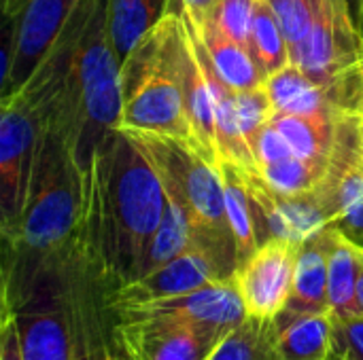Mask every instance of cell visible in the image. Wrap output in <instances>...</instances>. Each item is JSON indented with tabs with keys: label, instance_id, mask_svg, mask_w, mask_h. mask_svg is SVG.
<instances>
[{
	"label": "cell",
	"instance_id": "cell-1",
	"mask_svg": "<svg viewBox=\"0 0 363 360\" xmlns=\"http://www.w3.org/2000/svg\"><path fill=\"white\" fill-rule=\"evenodd\" d=\"M168 204L162 174L143 142L117 129L85 174L79 240L108 291L138 278Z\"/></svg>",
	"mask_w": 363,
	"mask_h": 360
},
{
	"label": "cell",
	"instance_id": "cell-2",
	"mask_svg": "<svg viewBox=\"0 0 363 360\" xmlns=\"http://www.w3.org/2000/svg\"><path fill=\"white\" fill-rule=\"evenodd\" d=\"M119 83L121 132L177 140L200 153L183 91L181 13H168L134 45L121 62Z\"/></svg>",
	"mask_w": 363,
	"mask_h": 360
},
{
	"label": "cell",
	"instance_id": "cell-3",
	"mask_svg": "<svg viewBox=\"0 0 363 360\" xmlns=\"http://www.w3.org/2000/svg\"><path fill=\"white\" fill-rule=\"evenodd\" d=\"M136 138L155 161L164 185L187 204L196 225V246L208 250L221 267L234 276L238 250L228 223L219 168L183 142L168 138Z\"/></svg>",
	"mask_w": 363,
	"mask_h": 360
},
{
	"label": "cell",
	"instance_id": "cell-4",
	"mask_svg": "<svg viewBox=\"0 0 363 360\" xmlns=\"http://www.w3.org/2000/svg\"><path fill=\"white\" fill-rule=\"evenodd\" d=\"M81 0H2V100L19 91L62 38Z\"/></svg>",
	"mask_w": 363,
	"mask_h": 360
},
{
	"label": "cell",
	"instance_id": "cell-5",
	"mask_svg": "<svg viewBox=\"0 0 363 360\" xmlns=\"http://www.w3.org/2000/svg\"><path fill=\"white\" fill-rule=\"evenodd\" d=\"M0 104V219L2 240H9L28 202L45 117L43 108L23 95H11Z\"/></svg>",
	"mask_w": 363,
	"mask_h": 360
},
{
	"label": "cell",
	"instance_id": "cell-6",
	"mask_svg": "<svg viewBox=\"0 0 363 360\" xmlns=\"http://www.w3.org/2000/svg\"><path fill=\"white\" fill-rule=\"evenodd\" d=\"M313 23L294 64L323 81L363 64V32L349 0H311Z\"/></svg>",
	"mask_w": 363,
	"mask_h": 360
},
{
	"label": "cell",
	"instance_id": "cell-7",
	"mask_svg": "<svg viewBox=\"0 0 363 360\" xmlns=\"http://www.w3.org/2000/svg\"><path fill=\"white\" fill-rule=\"evenodd\" d=\"M300 244L285 238L262 242L234 272V284L247 308V316L274 320L291 297Z\"/></svg>",
	"mask_w": 363,
	"mask_h": 360
},
{
	"label": "cell",
	"instance_id": "cell-8",
	"mask_svg": "<svg viewBox=\"0 0 363 360\" xmlns=\"http://www.w3.org/2000/svg\"><path fill=\"white\" fill-rule=\"evenodd\" d=\"M281 112L363 115V64L323 81L311 79L300 66L289 64L264 83Z\"/></svg>",
	"mask_w": 363,
	"mask_h": 360
},
{
	"label": "cell",
	"instance_id": "cell-9",
	"mask_svg": "<svg viewBox=\"0 0 363 360\" xmlns=\"http://www.w3.org/2000/svg\"><path fill=\"white\" fill-rule=\"evenodd\" d=\"M111 310L117 318H166L185 323L219 339L249 318L242 297L234 284V278L206 284L198 291L172 299Z\"/></svg>",
	"mask_w": 363,
	"mask_h": 360
},
{
	"label": "cell",
	"instance_id": "cell-10",
	"mask_svg": "<svg viewBox=\"0 0 363 360\" xmlns=\"http://www.w3.org/2000/svg\"><path fill=\"white\" fill-rule=\"evenodd\" d=\"M232 278L221 263L204 248L194 246L183 255L174 257L166 265L128 282L113 291H106V301L111 308H134L162 299H172L187 295L206 284Z\"/></svg>",
	"mask_w": 363,
	"mask_h": 360
},
{
	"label": "cell",
	"instance_id": "cell-11",
	"mask_svg": "<svg viewBox=\"0 0 363 360\" xmlns=\"http://www.w3.org/2000/svg\"><path fill=\"white\" fill-rule=\"evenodd\" d=\"M113 329L130 360H206L219 342L202 329L166 318H117L113 314Z\"/></svg>",
	"mask_w": 363,
	"mask_h": 360
},
{
	"label": "cell",
	"instance_id": "cell-12",
	"mask_svg": "<svg viewBox=\"0 0 363 360\" xmlns=\"http://www.w3.org/2000/svg\"><path fill=\"white\" fill-rule=\"evenodd\" d=\"M2 318H13L17 325L23 360H74L72 325L62 301L60 280L51 295L13 314H2Z\"/></svg>",
	"mask_w": 363,
	"mask_h": 360
},
{
	"label": "cell",
	"instance_id": "cell-13",
	"mask_svg": "<svg viewBox=\"0 0 363 360\" xmlns=\"http://www.w3.org/2000/svg\"><path fill=\"white\" fill-rule=\"evenodd\" d=\"M181 17H183V91H185L187 115L202 157L208 159L215 168H221V155H219L217 132H215L213 93L204 68V53L187 17L183 13Z\"/></svg>",
	"mask_w": 363,
	"mask_h": 360
},
{
	"label": "cell",
	"instance_id": "cell-14",
	"mask_svg": "<svg viewBox=\"0 0 363 360\" xmlns=\"http://www.w3.org/2000/svg\"><path fill=\"white\" fill-rule=\"evenodd\" d=\"M187 21L191 23L200 45L204 47L208 59L213 62L217 74L234 89V91H249L264 87L266 74L259 68L257 59L253 57L251 49L230 38L208 15H191L181 11Z\"/></svg>",
	"mask_w": 363,
	"mask_h": 360
},
{
	"label": "cell",
	"instance_id": "cell-15",
	"mask_svg": "<svg viewBox=\"0 0 363 360\" xmlns=\"http://www.w3.org/2000/svg\"><path fill=\"white\" fill-rule=\"evenodd\" d=\"M274 360H330L332 314L283 310L274 320Z\"/></svg>",
	"mask_w": 363,
	"mask_h": 360
},
{
	"label": "cell",
	"instance_id": "cell-16",
	"mask_svg": "<svg viewBox=\"0 0 363 360\" xmlns=\"http://www.w3.org/2000/svg\"><path fill=\"white\" fill-rule=\"evenodd\" d=\"M334 227V225H332ZM332 227L321 229L300 244L291 297L287 301L289 312H330L328 276H330V236Z\"/></svg>",
	"mask_w": 363,
	"mask_h": 360
},
{
	"label": "cell",
	"instance_id": "cell-17",
	"mask_svg": "<svg viewBox=\"0 0 363 360\" xmlns=\"http://www.w3.org/2000/svg\"><path fill=\"white\" fill-rule=\"evenodd\" d=\"M330 276L328 299L332 316L359 314L357 306V280H359V242H355L340 227H332L330 236Z\"/></svg>",
	"mask_w": 363,
	"mask_h": 360
},
{
	"label": "cell",
	"instance_id": "cell-18",
	"mask_svg": "<svg viewBox=\"0 0 363 360\" xmlns=\"http://www.w3.org/2000/svg\"><path fill=\"white\" fill-rule=\"evenodd\" d=\"M166 193H168L166 212L145 252V259L138 269V278L166 265L174 257L196 246V225H194V216L187 204L168 187H166Z\"/></svg>",
	"mask_w": 363,
	"mask_h": 360
},
{
	"label": "cell",
	"instance_id": "cell-19",
	"mask_svg": "<svg viewBox=\"0 0 363 360\" xmlns=\"http://www.w3.org/2000/svg\"><path fill=\"white\" fill-rule=\"evenodd\" d=\"M338 115L325 112H281L277 110L270 123L285 136L298 157L325 161L334 144Z\"/></svg>",
	"mask_w": 363,
	"mask_h": 360
},
{
	"label": "cell",
	"instance_id": "cell-20",
	"mask_svg": "<svg viewBox=\"0 0 363 360\" xmlns=\"http://www.w3.org/2000/svg\"><path fill=\"white\" fill-rule=\"evenodd\" d=\"M170 6L172 0H108V38L119 62L170 13Z\"/></svg>",
	"mask_w": 363,
	"mask_h": 360
},
{
	"label": "cell",
	"instance_id": "cell-21",
	"mask_svg": "<svg viewBox=\"0 0 363 360\" xmlns=\"http://www.w3.org/2000/svg\"><path fill=\"white\" fill-rule=\"evenodd\" d=\"M221 180H223V197H225V212L228 223L236 242L238 250V265L259 246V231H257V219L253 210V202L249 195V187L245 180V174L234 163L223 161L221 168Z\"/></svg>",
	"mask_w": 363,
	"mask_h": 360
},
{
	"label": "cell",
	"instance_id": "cell-22",
	"mask_svg": "<svg viewBox=\"0 0 363 360\" xmlns=\"http://www.w3.org/2000/svg\"><path fill=\"white\" fill-rule=\"evenodd\" d=\"M251 53L264 70L266 79L291 62V51L287 36L281 28L277 13L272 11L268 0H257L251 25Z\"/></svg>",
	"mask_w": 363,
	"mask_h": 360
},
{
	"label": "cell",
	"instance_id": "cell-23",
	"mask_svg": "<svg viewBox=\"0 0 363 360\" xmlns=\"http://www.w3.org/2000/svg\"><path fill=\"white\" fill-rule=\"evenodd\" d=\"M272 320L247 318L242 325L223 335L206 360H274Z\"/></svg>",
	"mask_w": 363,
	"mask_h": 360
},
{
	"label": "cell",
	"instance_id": "cell-24",
	"mask_svg": "<svg viewBox=\"0 0 363 360\" xmlns=\"http://www.w3.org/2000/svg\"><path fill=\"white\" fill-rule=\"evenodd\" d=\"M323 172H325V161H313L291 155L277 163L264 166L257 174L272 191L287 197H296V195L315 193L317 187L321 185Z\"/></svg>",
	"mask_w": 363,
	"mask_h": 360
},
{
	"label": "cell",
	"instance_id": "cell-25",
	"mask_svg": "<svg viewBox=\"0 0 363 360\" xmlns=\"http://www.w3.org/2000/svg\"><path fill=\"white\" fill-rule=\"evenodd\" d=\"M257 0H217L206 13L230 38L251 49V25Z\"/></svg>",
	"mask_w": 363,
	"mask_h": 360
},
{
	"label": "cell",
	"instance_id": "cell-26",
	"mask_svg": "<svg viewBox=\"0 0 363 360\" xmlns=\"http://www.w3.org/2000/svg\"><path fill=\"white\" fill-rule=\"evenodd\" d=\"M268 2L281 21V28L289 42L291 62H294L296 53L302 49V45L306 42V36L311 32V23H313L311 0H268Z\"/></svg>",
	"mask_w": 363,
	"mask_h": 360
},
{
	"label": "cell",
	"instance_id": "cell-27",
	"mask_svg": "<svg viewBox=\"0 0 363 360\" xmlns=\"http://www.w3.org/2000/svg\"><path fill=\"white\" fill-rule=\"evenodd\" d=\"M236 108H238V119L242 125V132L253 149L255 138L259 132L270 123L272 115L277 112L266 87L249 89V91H236Z\"/></svg>",
	"mask_w": 363,
	"mask_h": 360
},
{
	"label": "cell",
	"instance_id": "cell-28",
	"mask_svg": "<svg viewBox=\"0 0 363 360\" xmlns=\"http://www.w3.org/2000/svg\"><path fill=\"white\" fill-rule=\"evenodd\" d=\"M332 354L342 360H363V316H332Z\"/></svg>",
	"mask_w": 363,
	"mask_h": 360
},
{
	"label": "cell",
	"instance_id": "cell-29",
	"mask_svg": "<svg viewBox=\"0 0 363 360\" xmlns=\"http://www.w3.org/2000/svg\"><path fill=\"white\" fill-rule=\"evenodd\" d=\"M253 155L257 161V170H262L264 166L277 163V161L287 159L296 153L289 146V142L285 140V136L272 123H268L253 142Z\"/></svg>",
	"mask_w": 363,
	"mask_h": 360
},
{
	"label": "cell",
	"instance_id": "cell-30",
	"mask_svg": "<svg viewBox=\"0 0 363 360\" xmlns=\"http://www.w3.org/2000/svg\"><path fill=\"white\" fill-rule=\"evenodd\" d=\"M0 360H23L17 325L13 318H2L0 325Z\"/></svg>",
	"mask_w": 363,
	"mask_h": 360
},
{
	"label": "cell",
	"instance_id": "cell-31",
	"mask_svg": "<svg viewBox=\"0 0 363 360\" xmlns=\"http://www.w3.org/2000/svg\"><path fill=\"white\" fill-rule=\"evenodd\" d=\"M215 4H217V0H172L170 13L187 11L191 15H206Z\"/></svg>",
	"mask_w": 363,
	"mask_h": 360
},
{
	"label": "cell",
	"instance_id": "cell-32",
	"mask_svg": "<svg viewBox=\"0 0 363 360\" xmlns=\"http://www.w3.org/2000/svg\"><path fill=\"white\" fill-rule=\"evenodd\" d=\"M359 280H357V306H359V314L363 316V244H359Z\"/></svg>",
	"mask_w": 363,
	"mask_h": 360
},
{
	"label": "cell",
	"instance_id": "cell-33",
	"mask_svg": "<svg viewBox=\"0 0 363 360\" xmlns=\"http://www.w3.org/2000/svg\"><path fill=\"white\" fill-rule=\"evenodd\" d=\"M349 4H351L353 17H355L357 23H359V17H362V0H349ZM359 28H362V25H359Z\"/></svg>",
	"mask_w": 363,
	"mask_h": 360
},
{
	"label": "cell",
	"instance_id": "cell-34",
	"mask_svg": "<svg viewBox=\"0 0 363 360\" xmlns=\"http://www.w3.org/2000/svg\"><path fill=\"white\" fill-rule=\"evenodd\" d=\"M359 25H362V32H363V0H362V17H359Z\"/></svg>",
	"mask_w": 363,
	"mask_h": 360
},
{
	"label": "cell",
	"instance_id": "cell-35",
	"mask_svg": "<svg viewBox=\"0 0 363 360\" xmlns=\"http://www.w3.org/2000/svg\"><path fill=\"white\" fill-rule=\"evenodd\" d=\"M330 360H342V359H340V356H336V354H332V356H330Z\"/></svg>",
	"mask_w": 363,
	"mask_h": 360
}]
</instances>
